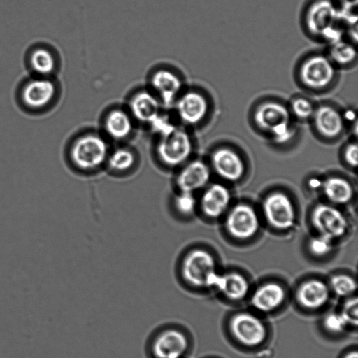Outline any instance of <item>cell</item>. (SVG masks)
<instances>
[{
  "label": "cell",
  "mask_w": 358,
  "mask_h": 358,
  "mask_svg": "<svg viewBox=\"0 0 358 358\" xmlns=\"http://www.w3.org/2000/svg\"><path fill=\"white\" fill-rule=\"evenodd\" d=\"M340 71L326 52L311 50L299 58L293 77L297 87L305 94L322 96L331 92L338 86Z\"/></svg>",
  "instance_id": "cell-1"
},
{
  "label": "cell",
  "mask_w": 358,
  "mask_h": 358,
  "mask_svg": "<svg viewBox=\"0 0 358 358\" xmlns=\"http://www.w3.org/2000/svg\"><path fill=\"white\" fill-rule=\"evenodd\" d=\"M340 24V6L336 0H308L300 16L303 33L320 43L333 27Z\"/></svg>",
  "instance_id": "cell-2"
},
{
  "label": "cell",
  "mask_w": 358,
  "mask_h": 358,
  "mask_svg": "<svg viewBox=\"0 0 358 358\" xmlns=\"http://www.w3.org/2000/svg\"><path fill=\"white\" fill-rule=\"evenodd\" d=\"M250 125L268 137L281 124L294 121L287 101L273 95H266L251 105L248 114Z\"/></svg>",
  "instance_id": "cell-3"
},
{
  "label": "cell",
  "mask_w": 358,
  "mask_h": 358,
  "mask_svg": "<svg viewBox=\"0 0 358 358\" xmlns=\"http://www.w3.org/2000/svg\"><path fill=\"white\" fill-rule=\"evenodd\" d=\"M192 345L187 330L182 326L170 324L152 334L147 350L150 358H185Z\"/></svg>",
  "instance_id": "cell-4"
},
{
  "label": "cell",
  "mask_w": 358,
  "mask_h": 358,
  "mask_svg": "<svg viewBox=\"0 0 358 358\" xmlns=\"http://www.w3.org/2000/svg\"><path fill=\"white\" fill-rule=\"evenodd\" d=\"M57 87L52 77L30 76L20 83L17 97L21 108L30 113H42L53 103Z\"/></svg>",
  "instance_id": "cell-5"
},
{
  "label": "cell",
  "mask_w": 358,
  "mask_h": 358,
  "mask_svg": "<svg viewBox=\"0 0 358 358\" xmlns=\"http://www.w3.org/2000/svg\"><path fill=\"white\" fill-rule=\"evenodd\" d=\"M108 145L100 136L88 134L76 139L71 145L68 157L70 162L81 170L99 167L108 158Z\"/></svg>",
  "instance_id": "cell-6"
},
{
  "label": "cell",
  "mask_w": 358,
  "mask_h": 358,
  "mask_svg": "<svg viewBox=\"0 0 358 358\" xmlns=\"http://www.w3.org/2000/svg\"><path fill=\"white\" fill-rule=\"evenodd\" d=\"M216 273L213 256L207 250L200 248L189 251L180 268L184 282L196 289H208L210 280Z\"/></svg>",
  "instance_id": "cell-7"
},
{
  "label": "cell",
  "mask_w": 358,
  "mask_h": 358,
  "mask_svg": "<svg viewBox=\"0 0 358 358\" xmlns=\"http://www.w3.org/2000/svg\"><path fill=\"white\" fill-rule=\"evenodd\" d=\"M308 124L317 136L327 140L338 138L347 127L343 109L336 103L329 100L317 102Z\"/></svg>",
  "instance_id": "cell-8"
},
{
  "label": "cell",
  "mask_w": 358,
  "mask_h": 358,
  "mask_svg": "<svg viewBox=\"0 0 358 358\" xmlns=\"http://www.w3.org/2000/svg\"><path fill=\"white\" fill-rule=\"evenodd\" d=\"M192 143L187 132L175 127L162 135L157 146V153L162 162L169 167L183 164L190 157Z\"/></svg>",
  "instance_id": "cell-9"
},
{
  "label": "cell",
  "mask_w": 358,
  "mask_h": 358,
  "mask_svg": "<svg viewBox=\"0 0 358 358\" xmlns=\"http://www.w3.org/2000/svg\"><path fill=\"white\" fill-rule=\"evenodd\" d=\"M229 331L234 339L246 347H257L266 338L267 329L263 320L255 314L242 311L230 319Z\"/></svg>",
  "instance_id": "cell-10"
},
{
  "label": "cell",
  "mask_w": 358,
  "mask_h": 358,
  "mask_svg": "<svg viewBox=\"0 0 358 358\" xmlns=\"http://www.w3.org/2000/svg\"><path fill=\"white\" fill-rule=\"evenodd\" d=\"M262 210L267 222L275 229L287 230L295 224L294 207L285 193L275 192L267 195L262 203Z\"/></svg>",
  "instance_id": "cell-11"
},
{
  "label": "cell",
  "mask_w": 358,
  "mask_h": 358,
  "mask_svg": "<svg viewBox=\"0 0 358 358\" xmlns=\"http://www.w3.org/2000/svg\"><path fill=\"white\" fill-rule=\"evenodd\" d=\"M311 222L319 234L334 240L343 236L348 229L346 217L333 206L319 203L313 208Z\"/></svg>",
  "instance_id": "cell-12"
},
{
  "label": "cell",
  "mask_w": 358,
  "mask_h": 358,
  "mask_svg": "<svg viewBox=\"0 0 358 358\" xmlns=\"http://www.w3.org/2000/svg\"><path fill=\"white\" fill-rule=\"evenodd\" d=\"M224 225L231 236L247 239L258 231L259 220L252 206L246 203H238L227 213Z\"/></svg>",
  "instance_id": "cell-13"
},
{
  "label": "cell",
  "mask_w": 358,
  "mask_h": 358,
  "mask_svg": "<svg viewBox=\"0 0 358 358\" xmlns=\"http://www.w3.org/2000/svg\"><path fill=\"white\" fill-rule=\"evenodd\" d=\"M176 110L184 123L196 125L206 120L211 110V104L203 93L191 90L178 98Z\"/></svg>",
  "instance_id": "cell-14"
},
{
  "label": "cell",
  "mask_w": 358,
  "mask_h": 358,
  "mask_svg": "<svg viewBox=\"0 0 358 358\" xmlns=\"http://www.w3.org/2000/svg\"><path fill=\"white\" fill-rule=\"evenodd\" d=\"M211 164L220 178L231 182L238 180L245 172V165L241 157L228 147L219 148L213 152Z\"/></svg>",
  "instance_id": "cell-15"
},
{
  "label": "cell",
  "mask_w": 358,
  "mask_h": 358,
  "mask_svg": "<svg viewBox=\"0 0 358 358\" xmlns=\"http://www.w3.org/2000/svg\"><path fill=\"white\" fill-rule=\"evenodd\" d=\"M330 291L329 285L324 282L310 279L299 286L296 292V300L303 308L316 310L327 303Z\"/></svg>",
  "instance_id": "cell-16"
},
{
  "label": "cell",
  "mask_w": 358,
  "mask_h": 358,
  "mask_svg": "<svg viewBox=\"0 0 358 358\" xmlns=\"http://www.w3.org/2000/svg\"><path fill=\"white\" fill-rule=\"evenodd\" d=\"M285 298V289L280 284L268 282L261 285L254 291L250 304L257 311L268 313L281 306Z\"/></svg>",
  "instance_id": "cell-17"
},
{
  "label": "cell",
  "mask_w": 358,
  "mask_h": 358,
  "mask_svg": "<svg viewBox=\"0 0 358 358\" xmlns=\"http://www.w3.org/2000/svg\"><path fill=\"white\" fill-rule=\"evenodd\" d=\"M210 178L208 166L203 161L196 159L183 166L177 176L176 184L180 191L194 193L204 187Z\"/></svg>",
  "instance_id": "cell-18"
},
{
  "label": "cell",
  "mask_w": 358,
  "mask_h": 358,
  "mask_svg": "<svg viewBox=\"0 0 358 358\" xmlns=\"http://www.w3.org/2000/svg\"><path fill=\"white\" fill-rule=\"evenodd\" d=\"M25 59L33 76L52 77L57 69V60L53 50L42 43L30 48Z\"/></svg>",
  "instance_id": "cell-19"
},
{
  "label": "cell",
  "mask_w": 358,
  "mask_h": 358,
  "mask_svg": "<svg viewBox=\"0 0 358 358\" xmlns=\"http://www.w3.org/2000/svg\"><path fill=\"white\" fill-rule=\"evenodd\" d=\"M231 194L228 189L221 184H213L203 192L200 206L203 214L210 218H218L228 209Z\"/></svg>",
  "instance_id": "cell-20"
},
{
  "label": "cell",
  "mask_w": 358,
  "mask_h": 358,
  "mask_svg": "<svg viewBox=\"0 0 358 358\" xmlns=\"http://www.w3.org/2000/svg\"><path fill=\"white\" fill-rule=\"evenodd\" d=\"M150 83L161 101L167 106L176 101L182 87L180 78L172 71L166 69L155 72Z\"/></svg>",
  "instance_id": "cell-21"
},
{
  "label": "cell",
  "mask_w": 358,
  "mask_h": 358,
  "mask_svg": "<svg viewBox=\"0 0 358 358\" xmlns=\"http://www.w3.org/2000/svg\"><path fill=\"white\" fill-rule=\"evenodd\" d=\"M129 108L135 119L149 124L160 115L159 99L148 91L136 93L130 101Z\"/></svg>",
  "instance_id": "cell-22"
},
{
  "label": "cell",
  "mask_w": 358,
  "mask_h": 358,
  "mask_svg": "<svg viewBox=\"0 0 358 358\" xmlns=\"http://www.w3.org/2000/svg\"><path fill=\"white\" fill-rule=\"evenodd\" d=\"M214 289L231 301H240L245 298L250 289L248 280L242 274L231 272L219 275Z\"/></svg>",
  "instance_id": "cell-23"
},
{
  "label": "cell",
  "mask_w": 358,
  "mask_h": 358,
  "mask_svg": "<svg viewBox=\"0 0 358 358\" xmlns=\"http://www.w3.org/2000/svg\"><path fill=\"white\" fill-rule=\"evenodd\" d=\"M357 45L344 38L328 45L327 55L340 70H350L357 64Z\"/></svg>",
  "instance_id": "cell-24"
},
{
  "label": "cell",
  "mask_w": 358,
  "mask_h": 358,
  "mask_svg": "<svg viewBox=\"0 0 358 358\" xmlns=\"http://www.w3.org/2000/svg\"><path fill=\"white\" fill-rule=\"evenodd\" d=\"M322 189L326 198L335 204H345L353 196L350 183L340 177H329L322 182Z\"/></svg>",
  "instance_id": "cell-25"
},
{
  "label": "cell",
  "mask_w": 358,
  "mask_h": 358,
  "mask_svg": "<svg viewBox=\"0 0 358 358\" xmlns=\"http://www.w3.org/2000/svg\"><path fill=\"white\" fill-rule=\"evenodd\" d=\"M132 126L130 115L120 109L110 111L105 120L106 133L116 140L127 138L132 130Z\"/></svg>",
  "instance_id": "cell-26"
},
{
  "label": "cell",
  "mask_w": 358,
  "mask_h": 358,
  "mask_svg": "<svg viewBox=\"0 0 358 358\" xmlns=\"http://www.w3.org/2000/svg\"><path fill=\"white\" fill-rule=\"evenodd\" d=\"M292 120L299 123H309L315 112L317 102L308 94H296L287 101Z\"/></svg>",
  "instance_id": "cell-27"
},
{
  "label": "cell",
  "mask_w": 358,
  "mask_h": 358,
  "mask_svg": "<svg viewBox=\"0 0 358 358\" xmlns=\"http://www.w3.org/2000/svg\"><path fill=\"white\" fill-rule=\"evenodd\" d=\"M331 291L341 297H348L353 294L357 288L356 280L346 274H337L332 276L328 285Z\"/></svg>",
  "instance_id": "cell-28"
},
{
  "label": "cell",
  "mask_w": 358,
  "mask_h": 358,
  "mask_svg": "<svg viewBox=\"0 0 358 358\" xmlns=\"http://www.w3.org/2000/svg\"><path fill=\"white\" fill-rule=\"evenodd\" d=\"M108 166L116 171H126L130 169L135 162L134 153L127 148H117L107 158Z\"/></svg>",
  "instance_id": "cell-29"
},
{
  "label": "cell",
  "mask_w": 358,
  "mask_h": 358,
  "mask_svg": "<svg viewBox=\"0 0 358 358\" xmlns=\"http://www.w3.org/2000/svg\"><path fill=\"white\" fill-rule=\"evenodd\" d=\"M173 203L176 210L184 216L192 215L197 205L194 193L181 191L176 196Z\"/></svg>",
  "instance_id": "cell-30"
},
{
  "label": "cell",
  "mask_w": 358,
  "mask_h": 358,
  "mask_svg": "<svg viewBox=\"0 0 358 358\" xmlns=\"http://www.w3.org/2000/svg\"><path fill=\"white\" fill-rule=\"evenodd\" d=\"M323 326L331 334H341L348 327L340 313H331L326 315L323 320Z\"/></svg>",
  "instance_id": "cell-31"
},
{
  "label": "cell",
  "mask_w": 358,
  "mask_h": 358,
  "mask_svg": "<svg viewBox=\"0 0 358 358\" xmlns=\"http://www.w3.org/2000/svg\"><path fill=\"white\" fill-rule=\"evenodd\" d=\"M333 240L318 234L309 241L308 248L310 252L317 257H323L332 250Z\"/></svg>",
  "instance_id": "cell-32"
},
{
  "label": "cell",
  "mask_w": 358,
  "mask_h": 358,
  "mask_svg": "<svg viewBox=\"0 0 358 358\" xmlns=\"http://www.w3.org/2000/svg\"><path fill=\"white\" fill-rule=\"evenodd\" d=\"M348 327H357L358 323V300L357 297L348 299L339 312Z\"/></svg>",
  "instance_id": "cell-33"
},
{
  "label": "cell",
  "mask_w": 358,
  "mask_h": 358,
  "mask_svg": "<svg viewBox=\"0 0 358 358\" xmlns=\"http://www.w3.org/2000/svg\"><path fill=\"white\" fill-rule=\"evenodd\" d=\"M344 159L352 167L358 164V147L356 142L349 143L344 150Z\"/></svg>",
  "instance_id": "cell-34"
},
{
  "label": "cell",
  "mask_w": 358,
  "mask_h": 358,
  "mask_svg": "<svg viewBox=\"0 0 358 358\" xmlns=\"http://www.w3.org/2000/svg\"><path fill=\"white\" fill-rule=\"evenodd\" d=\"M341 8L357 7L358 0H336Z\"/></svg>",
  "instance_id": "cell-35"
},
{
  "label": "cell",
  "mask_w": 358,
  "mask_h": 358,
  "mask_svg": "<svg viewBox=\"0 0 358 358\" xmlns=\"http://www.w3.org/2000/svg\"><path fill=\"white\" fill-rule=\"evenodd\" d=\"M343 358H358V352L357 350L350 351Z\"/></svg>",
  "instance_id": "cell-36"
},
{
  "label": "cell",
  "mask_w": 358,
  "mask_h": 358,
  "mask_svg": "<svg viewBox=\"0 0 358 358\" xmlns=\"http://www.w3.org/2000/svg\"><path fill=\"white\" fill-rule=\"evenodd\" d=\"M321 181L318 180H316V179H312L310 181V185H311L313 187H316V186H318L319 185V182H320Z\"/></svg>",
  "instance_id": "cell-37"
}]
</instances>
